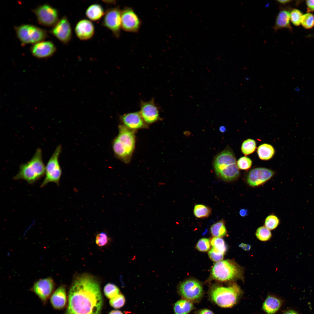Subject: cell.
<instances>
[{"label": "cell", "instance_id": "1", "mask_svg": "<svg viewBox=\"0 0 314 314\" xmlns=\"http://www.w3.org/2000/svg\"><path fill=\"white\" fill-rule=\"evenodd\" d=\"M102 304L98 281L90 275L82 274L75 279L70 288L65 314H100Z\"/></svg>", "mask_w": 314, "mask_h": 314}, {"label": "cell", "instance_id": "2", "mask_svg": "<svg viewBox=\"0 0 314 314\" xmlns=\"http://www.w3.org/2000/svg\"><path fill=\"white\" fill-rule=\"evenodd\" d=\"M213 165L216 175L225 181H233L240 175L235 155L229 148L225 149L215 156Z\"/></svg>", "mask_w": 314, "mask_h": 314}, {"label": "cell", "instance_id": "3", "mask_svg": "<svg viewBox=\"0 0 314 314\" xmlns=\"http://www.w3.org/2000/svg\"><path fill=\"white\" fill-rule=\"evenodd\" d=\"M118 129V134L113 142V150L117 158L124 163H128L135 148V131L123 124L119 125Z\"/></svg>", "mask_w": 314, "mask_h": 314}, {"label": "cell", "instance_id": "4", "mask_svg": "<svg viewBox=\"0 0 314 314\" xmlns=\"http://www.w3.org/2000/svg\"><path fill=\"white\" fill-rule=\"evenodd\" d=\"M45 168L42 160V150L38 148L29 161L20 165L19 172L13 179L23 180L29 184H33L45 175Z\"/></svg>", "mask_w": 314, "mask_h": 314}, {"label": "cell", "instance_id": "5", "mask_svg": "<svg viewBox=\"0 0 314 314\" xmlns=\"http://www.w3.org/2000/svg\"><path fill=\"white\" fill-rule=\"evenodd\" d=\"M242 293L240 287L234 283L227 287H214L210 291V297L211 300L219 306L229 308L236 304Z\"/></svg>", "mask_w": 314, "mask_h": 314}, {"label": "cell", "instance_id": "6", "mask_svg": "<svg viewBox=\"0 0 314 314\" xmlns=\"http://www.w3.org/2000/svg\"><path fill=\"white\" fill-rule=\"evenodd\" d=\"M243 272L240 266L234 261L229 260L217 262L212 269L213 278L222 281L240 279L242 277Z\"/></svg>", "mask_w": 314, "mask_h": 314}, {"label": "cell", "instance_id": "7", "mask_svg": "<svg viewBox=\"0 0 314 314\" xmlns=\"http://www.w3.org/2000/svg\"><path fill=\"white\" fill-rule=\"evenodd\" d=\"M62 151V147L58 145L48 161L45 168V176L40 187H43L48 183L53 182L59 185L62 174L59 158Z\"/></svg>", "mask_w": 314, "mask_h": 314}, {"label": "cell", "instance_id": "8", "mask_svg": "<svg viewBox=\"0 0 314 314\" xmlns=\"http://www.w3.org/2000/svg\"><path fill=\"white\" fill-rule=\"evenodd\" d=\"M17 35L23 44L37 43L46 37L45 31L29 24L22 25L15 28Z\"/></svg>", "mask_w": 314, "mask_h": 314}, {"label": "cell", "instance_id": "9", "mask_svg": "<svg viewBox=\"0 0 314 314\" xmlns=\"http://www.w3.org/2000/svg\"><path fill=\"white\" fill-rule=\"evenodd\" d=\"M179 291L183 299L192 303L199 301L204 293L201 284L194 279H188L182 282L179 285Z\"/></svg>", "mask_w": 314, "mask_h": 314}, {"label": "cell", "instance_id": "10", "mask_svg": "<svg viewBox=\"0 0 314 314\" xmlns=\"http://www.w3.org/2000/svg\"><path fill=\"white\" fill-rule=\"evenodd\" d=\"M121 10L118 7L110 8L106 10L102 25L110 30L116 38L120 36L121 28Z\"/></svg>", "mask_w": 314, "mask_h": 314}, {"label": "cell", "instance_id": "11", "mask_svg": "<svg viewBox=\"0 0 314 314\" xmlns=\"http://www.w3.org/2000/svg\"><path fill=\"white\" fill-rule=\"evenodd\" d=\"M121 28L125 31L136 33L139 30L141 21L131 7H126L121 10Z\"/></svg>", "mask_w": 314, "mask_h": 314}, {"label": "cell", "instance_id": "12", "mask_svg": "<svg viewBox=\"0 0 314 314\" xmlns=\"http://www.w3.org/2000/svg\"><path fill=\"white\" fill-rule=\"evenodd\" d=\"M39 23L44 26L55 25L58 22L56 9L47 4L41 5L33 10Z\"/></svg>", "mask_w": 314, "mask_h": 314}, {"label": "cell", "instance_id": "13", "mask_svg": "<svg viewBox=\"0 0 314 314\" xmlns=\"http://www.w3.org/2000/svg\"><path fill=\"white\" fill-rule=\"evenodd\" d=\"M274 172L269 169L258 167L251 170L248 174L246 181L252 187L261 185L270 179L274 175Z\"/></svg>", "mask_w": 314, "mask_h": 314}, {"label": "cell", "instance_id": "14", "mask_svg": "<svg viewBox=\"0 0 314 314\" xmlns=\"http://www.w3.org/2000/svg\"><path fill=\"white\" fill-rule=\"evenodd\" d=\"M55 288L53 279L48 277L40 279L33 284L32 291L44 303H46L53 292Z\"/></svg>", "mask_w": 314, "mask_h": 314}, {"label": "cell", "instance_id": "15", "mask_svg": "<svg viewBox=\"0 0 314 314\" xmlns=\"http://www.w3.org/2000/svg\"><path fill=\"white\" fill-rule=\"evenodd\" d=\"M51 32L61 42L65 44L68 43L72 39V31L67 17H63L58 20Z\"/></svg>", "mask_w": 314, "mask_h": 314}, {"label": "cell", "instance_id": "16", "mask_svg": "<svg viewBox=\"0 0 314 314\" xmlns=\"http://www.w3.org/2000/svg\"><path fill=\"white\" fill-rule=\"evenodd\" d=\"M139 112L146 124H152L160 119L158 109L154 98L148 101L141 100Z\"/></svg>", "mask_w": 314, "mask_h": 314}, {"label": "cell", "instance_id": "17", "mask_svg": "<svg viewBox=\"0 0 314 314\" xmlns=\"http://www.w3.org/2000/svg\"><path fill=\"white\" fill-rule=\"evenodd\" d=\"M123 124L127 128L134 130L147 128V124L143 119L139 111L125 114L120 116Z\"/></svg>", "mask_w": 314, "mask_h": 314}, {"label": "cell", "instance_id": "18", "mask_svg": "<svg viewBox=\"0 0 314 314\" xmlns=\"http://www.w3.org/2000/svg\"><path fill=\"white\" fill-rule=\"evenodd\" d=\"M75 31L77 37L80 40H86L91 39L94 33V27L92 23L85 19L79 21L76 24Z\"/></svg>", "mask_w": 314, "mask_h": 314}, {"label": "cell", "instance_id": "19", "mask_svg": "<svg viewBox=\"0 0 314 314\" xmlns=\"http://www.w3.org/2000/svg\"><path fill=\"white\" fill-rule=\"evenodd\" d=\"M56 48L51 42H40L35 44L31 48L33 55L39 58H47L52 55Z\"/></svg>", "mask_w": 314, "mask_h": 314}, {"label": "cell", "instance_id": "20", "mask_svg": "<svg viewBox=\"0 0 314 314\" xmlns=\"http://www.w3.org/2000/svg\"><path fill=\"white\" fill-rule=\"evenodd\" d=\"M50 302L56 309L63 308L67 302L66 291L65 287L63 286H59L51 295Z\"/></svg>", "mask_w": 314, "mask_h": 314}, {"label": "cell", "instance_id": "21", "mask_svg": "<svg viewBox=\"0 0 314 314\" xmlns=\"http://www.w3.org/2000/svg\"><path fill=\"white\" fill-rule=\"evenodd\" d=\"M283 303L280 298L268 295L263 304L262 309L267 314H275L280 310Z\"/></svg>", "mask_w": 314, "mask_h": 314}, {"label": "cell", "instance_id": "22", "mask_svg": "<svg viewBox=\"0 0 314 314\" xmlns=\"http://www.w3.org/2000/svg\"><path fill=\"white\" fill-rule=\"evenodd\" d=\"M290 13L286 8L281 9L276 18L274 30H277L283 28H287L290 30L291 27L290 24Z\"/></svg>", "mask_w": 314, "mask_h": 314}, {"label": "cell", "instance_id": "23", "mask_svg": "<svg viewBox=\"0 0 314 314\" xmlns=\"http://www.w3.org/2000/svg\"><path fill=\"white\" fill-rule=\"evenodd\" d=\"M104 10L100 4H94L90 5L86 9L85 15L86 17L92 21L99 20L104 15Z\"/></svg>", "mask_w": 314, "mask_h": 314}, {"label": "cell", "instance_id": "24", "mask_svg": "<svg viewBox=\"0 0 314 314\" xmlns=\"http://www.w3.org/2000/svg\"><path fill=\"white\" fill-rule=\"evenodd\" d=\"M194 308L192 302L183 299L178 300L175 304L174 310L175 314H188Z\"/></svg>", "mask_w": 314, "mask_h": 314}, {"label": "cell", "instance_id": "25", "mask_svg": "<svg viewBox=\"0 0 314 314\" xmlns=\"http://www.w3.org/2000/svg\"><path fill=\"white\" fill-rule=\"evenodd\" d=\"M257 152L259 158L263 160H268L271 158L275 153V150L271 145L264 143L260 145Z\"/></svg>", "mask_w": 314, "mask_h": 314}, {"label": "cell", "instance_id": "26", "mask_svg": "<svg viewBox=\"0 0 314 314\" xmlns=\"http://www.w3.org/2000/svg\"><path fill=\"white\" fill-rule=\"evenodd\" d=\"M210 231L214 237L220 238L225 236L227 232L224 221L221 220L213 224L210 227Z\"/></svg>", "mask_w": 314, "mask_h": 314}, {"label": "cell", "instance_id": "27", "mask_svg": "<svg viewBox=\"0 0 314 314\" xmlns=\"http://www.w3.org/2000/svg\"><path fill=\"white\" fill-rule=\"evenodd\" d=\"M211 213V209L204 204H197L195 206L193 209L195 216L199 218L207 217L210 215Z\"/></svg>", "mask_w": 314, "mask_h": 314}, {"label": "cell", "instance_id": "28", "mask_svg": "<svg viewBox=\"0 0 314 314\" xmlns=\"http://www.w3.org/2000/svg\"><path fill=\"white\" fill-rule=\"evenodd\" d=\"M256 148V143L254 140L248 139L245 140L242 143L241 150L243 154L247 155L253 153Z\"/></svg>", "mask_w": 314, "mask_h": 314}, {"label": "cell", "instance_id": "29", "mask_svg": "<svg viewBox=\"0 0 314 314\" xmlns=\"http://www.w3.org/2000/svg\"><path fill=\"white\" fill-rule=\"evenodd\" d=\"M104 292L106 297L110 299L119 294V290L115 284L110 283L105 286Z\"/></svg>", "mask_w": 314, "mask_h": 314}, {"label": "cell", "instance_id": "30", "mask_svg": "<svg viewBox=\"0 0 314 314\" xmlns=\"http://www.w3.org/2000/svg\"><path fill=\"white\" fill-rule=\"evenodd\" d=\"M210 243L212 247L224 254L226 247L224 240L220 237H214L211 240Z\"/></svg>", "mask_w": 314, "mask_h": 314}, {"label": "cell", "instance_id": "31", "mask_svg": "<svg viewBox=\"0 0 314 314\" xmlns=\"http://www.w3.org/2000/svg\"><path fill=\"white\" fill-rule=\"evenodd\" d=\"M256 235L258 240L263 241L268 240L272 236L270 230L263 226L260 227L257 229Z\"/></svg>", "mask_w": 314, "mask_h": 314}, {"label": "cell", "instance_id": "32", "mask_svg": "<svg viewBox=\"0 0 314 314\" xmlns=\"http://www.w3.org/2000/svg\"><path fill=\"white\" fill-rule=\"evenodd\" d=\"M279 220L277 216L274 214H271L266 218L264 224L265 226L270 230L275 229L279 223Z\"/></svg>", "mask_w": 314, "mask_h": 314}, {"label": "cell", "instance_id": "33", "mask_svg": "<svg viewBox=\"0 0 314 314\" xmlns=\"http://www.w3.org/2000/svg\"><path fill=\"white\" fill-rule=\"evenodd\" d=\"M301 24L305 28L308 29L312 28L314 26V16L308 13L303 15Z\"/></svg>", "mask_w": 314, "mask_h": 314}, {"label": "cell", "instance_id": "34", "mask_svg": "<svg viewBox=\"0 0 314 314\" xmlns=\"http://www.w3.org/2000/svg\"><path fill=\"white\" fill-rule=\"evenodd\" d=\"M125 302V297L121 293H119L115 297L110 299L109 301L110 305L116 309L122 307L124 305Z\"/></svg>", "mask_w": 314, "mask_h": 314}, {"label": "cell", "instance_id": "35", "mask_svg": "<svg viewBox=\"0 0 314 314\" xmlns=\"http://www.w3.org/2000/svg\"><path fill=\"white\" fill-rule=\"evenodd\" d=\"M302 15V14L299 10L293 9L290 13V20L295 26H299L301 24Z\"/></svg>", "mask_w": 314, "mask_h": 314}, {"label": "cell", "instance_id": "36", "mask_svg": "<svg viewBox=\"0 0 314 314\" xmlns=\"http://www.w3.org/2000/svg\"><path fill=\"white\" fill-rule=\"evenodd\" d=\"M252 164V161L251 160L246 156L240 158L237 162L238 168L242 170H247L249 169Z\"/></svg>", "mask_w": 314, "mask_h": 314}, {"label": "cell", "instance_id": "37", "mask_svg": "<svg viewBox=\"0 0 314 314\" xmlns=\"http://www.w3.org/2000/svg\"><path fill=\"white\" fill-rule=\"evenodd\" d=\"M210 247L209 240L207 238H203L200 239L197 243L196 247L199 251L202 252L208 251Z\"/></svg>", "mask_w": 314, "mask_h": 314}, {"label": "cell", "instance_id": "38", "mask_svg": "<svg viewBox=\"0 0 314 314\" xmlns=\"http://www.w3.org/2000/svg\"><path fill=\"white\" fill-rule=\"evenodd\" d=\"M224 254L212 247L208 252V256L212 261L218 262L223 259Z\"/></svg>", "mask_w": 314, "mask_h": 314}, {"label": "cell", "instance_id": "39", "mask_svg": "<svg viewBox=\"0 0 314 314\" xmlns=\"http://www.w3.org/2000/svg\"><path fill=\"white\" fill-rule=\"evenodd\" d=\"M108 237L105 232H102L97 235L95 239L96 244L99 247L106 245L108 241Z\"/></svg>", "mask_w": 314, "mask_h": 314}, {"label": "cell", "instance_id": "40", "mask_svg": "<svg viewBox=\"0 0 314 314\" xmlns=\"http://www.w3.org/2000/svg\"><path fill=\"white\" fill-rule=\"evenodd\" d=\"M282 314H302L297 309L294 308H290L285 310Z\"/></svg>", "mask_w": 314, "mask_h": 314}, {"label": "cell", "instance_id": "41", "mask_svg": "<svg viewBox=\"0 0 314 314\" xmlns=\"http://www.w3.org/2000/svg\"><path fill=\"white\" fill-rule=\"evenodd\" d=\"M306 3L308 12L314 11V0H307Z\"/></svg>", "mask_w": 314, "mask_h": 314}, {"label": "cell", "instance_id": "42", "mask_svg": "<svg viewBox=\"0 0 314 314\" xmlns=\"http://www.w3.org/2000/svg\"><path fill=\"white\" fill-rule=\"evenodd\" d=\"M197 314H214L211 310L208 309H203L197 311Z\"/></svg>", "mask_w": 314, "mask_h": 314}, {"label": "cell", "instance_id": "43", "mask_svg": "<svg viewBox=\"0 0 314 314\" xmlns=\"http://www.w3.org/2000/svg\"><path fill=\"white\" fill-rule=\"evenodd\" d=\"M239 214L242 217H244L246 216L248 214V210L246 209H242L240 210Z\"/></svg>", "mask_w": 314, "mask_h": 314}, {"label": "cell", "instance_id": "44", "mask_svg": "<svg viewBox=\"0 0 314 314\" xmlns=\"http://www.w3.org/2000/svg\"><path fill=\"white\" fill-rule=\"evenodd\" d=\"M239 247L245 251L249 250L251 247L250 245L243 243L240 244Z\"/></svg>", "mask_w": 314, "mask_h": 314}, {"label": "cell", "instance_id": "45", "mask_svg": "<svg viewBox=\"0 0 314 314\" xmlns=\"http://www.w3.org/2000/svg\"><path fill=\"white\" fill-rule=\"evenodd\" d=\"M277 1L281 4L285 5L290 3L291 1L290 0H277Z\"/></svg>", "mask_w": 314, "mask_h": 314}, {"label": "cell", "instance_id": "46", "mask_svg": "<svg viewBox=\"0 0 314 314\" xmlns=\"http://www.w3.org/2000/svg\"><path fill=\"white\" fill-rule=\"evenodd\" d=\"M109 314H123L119 310H113L110 311Z\"/></svg>", "mask_w": 314, "mask_h": 314}, {"label": "cell", "instance_id": "47", "mask_svg": "<svg viewBox=\"0 0 314 314\" xmlns=\"http://www.w3.org/2000/svg\"><path fill=\"white\" fill-rule=\"evenodd\" d=\"M219 130L221 132L224 133L226 131V127L223 126H221L220 127Z\"/></svg>", "mask_w": 314, "mask_h": 314}, {"label": "cell", "instance_id": "48", "mask_svg": "<svg viewBox=\"0 0 314 314\" xmlns=\"http://www.w3.org/2000/svg\"><path fill=\"white\" fill-rule=\"evenodd\" d=\"M246 79L247 80H249V78L248 77H246Z\"/></svg>", "mask_w": 314, "mask_h": 314}]
</instances>
